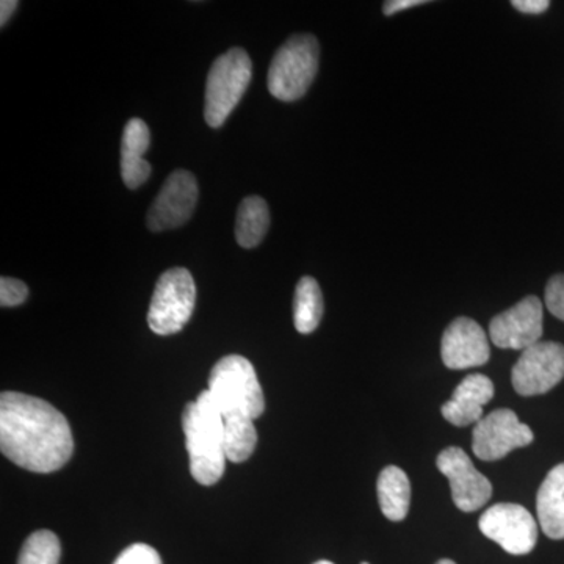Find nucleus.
I'll return each mask as SVG.
<instances>
[{
	"label": "nucleus",
	"mask_w": 564,
	"mask_h": 564,
	"mask_svg": "<svg viewBox=\"0 0 564 564\" xmlns=\"http://www.w3.org/2000/svg\"><path fill=\"white\" fill-rule=\"evenodd\" d=\"M0 451L22 469L55 473L73 456L69 422L57 408L39 397L3 392L0 395Z\"/></svg>",
	"instance_id": "nucleus-1"
},
{
	"label": "nucleus",
	"mask_w": 564,
	"mask_h": 564,
	"mask_svg": "<svg viewBox=\"0 0 564 564\" xmlns=\"http://www.w3.org/2000/svg\"><path fill=\"white\" fill-rule=\"evenodd\" d=\"M192 477L203 486L217 484L225 474V425L220 408L209 391L199 393L182 413Z\"/></svg>",
	"instance_id": "nucleus-2"
},
{
	"label": "nucleus",
	"mask_w": 564,
	"mask_h": 564,
	"mask_svg": "<svg viewBox=\"0 0 564 564\" xmlns=\"http://www.w3.org/2000/svg\"><path fill=\"white\" fill-rule=\"evenodd\" d=\"M220 408L223 417H261L265 399L254 367L247 358L229 355L215 364L207 389Z\"/></svg>",
	"instance_id": "nucleus-3"
},
{
	"label": "nucleus",
	"mask_w": 564,
	"mask_h": 564,
	"mask_svg": "<svg viewBox=\"0 0 564 564\" xmlns=\"http://www.w3.org/2000/svg\"><path fill=\"white\" fill-rule=\"evenodd\" d=\"M321 46L314 35H293L274 54L267 87L274 98L292 102L303 98L317 76Z\"/></svg>",
	"instance_id": "nucleus-4"
},
{
	"label": "nucleus",
	"mask_w": 564,
	"mask_h": 564,
	"mask_svg": "<svg viewBox=\"0 0 564 564\" xmlns=\"http://www.w3.org/2000/svg\"><path fill=\"white\" fill-rule=\"evenodd\" d=\"M252 77V63L247 51L232 47L210 66L206 80L204 118L210 128H221L242 101Z\"/></svg>",
	"instance_id": "nucleus-5"
},
{
	"label": "nucleus",
	"mask_w": 564,
	"mask_h": 564,
	"mask_svg": "<svg viewBox=\"0 0 564 564\" xmlns=\"http://www.w3.org/2000/svg\"><path fill=\"white\" fill-rule=\"evenodd\" d=\"M196 285L187 269L176 267L159 278L152 295L148 325L159 336L180 333L192 318Z\"/></svg>",
	"instance_id": "nucleus-6"
},
{
	"label": "nucleus",
	"mask_w": 564,
	"mask_h": 564,
	"mask_svg": "<svg viewBox=\"0 0 564 564\" xmlns=\"http://www.w3.org/2000/svg\"><path fill=\"white\" fill-rule=\"evenodd\" d=\"M480 530L486 538L511 555H527L538 543V524L521 505L497 503L480 518Z\"/></svg>",
	"instance_id": "nucleus-7"
},
{
	"label": "nucleus",
	"mask_w": 564,
	"mask_h": 564,
	"mask_svg": "<svg viewBox=\"0 0 564 564\" xmlns=\"http://www.w3.org/2000/svg\"><path fill=\"white\" fill-rule=\"evenodd\" d=\"M564 378V347L556 343H538L522 351L514 364L511 381L519 395H541Z\"/></svg>",
	"instance_id": "nucleus-8"
},
{
	"label": "nucleus",
	"mask_w": 564,
	"mask_h": 564,
	"mask_svg": "<svg viewBox=\"0 0 564 564\" xmlns=\"http://www.w3.org/2000/svg\"><path fill=\"white\" fill-rule=\"evenodd\" d=\"M533 437L530 426L519 421L513 411L502 408L492 411L474 426V454L485 462H497L516 448L532 444Z\"/></svg>",
	"instance_id": "nucleus-9"
},
{
	"label": "nucleus",
	"mask_w": 564,
	"mask_h": 564,
	"mask_svg": "<svg viewBox=\"0 0 564 564\" xmlns=\"http://www.w3.org/2000/svg\"><path fill=\"white\" fill-rule=\"evenodd\" d=\"M198 203V182L187 170H176L163 182L148 212V228L152 232L176 229L191 220Z\"/></svg>",
	"instance_id": "nucleus-10"
},
{
	"label": "nucleus",
	"mask_w": 564,
	"mask_h": 564,
	"mask_svg": "<svg viewBox=\"0 0 564 564\" xmlns=\"http://www.w3.org/2000/svg\"><path fill=\"white\" fill-rule=\"evenodd\" d=\"M436 466L451 481L454 502L464 513L480 510L491 499V481L475 469L473 459L463 448H445L437 456Z\"/></svg>",
	"instance_id": "nucleus-11"
},
{
	"label": "nucleus",
	"mask_w": 564,
	"mask_h": 564,
	"mask_svg": "<svg viewBox=\"0 0 564 564\" xmlns=\"http://www.w3.org/2000/svg\"><path fill=\"white\" fill-rule=\"evenodd\" d=\"M543 336V303L538 296H527L510 310L497 315L489 325V337L499 348L524 351L541 343Z\"/></svg>",
	"instance_id": "nucleus-12"
},
{
	"label": "nucleus",
	"mask_w": 564,
	"mask_h": 564,
	"mask_svg": "<svg viewBox=\"0 0 564 564\" xmlns=\"http://www.w3.org/2000/svg\"><path fill=\"white\" fill-rule=\"evenodd\" d=\"M441 356L444 366L452 370L485 366L491 356L488 336L473 318H456L445 329Z\"/></svg>",
	"instance_id": "nucleus-13"
},
{
	"label": "nucleus",
	"mask_w": 564,
	"mask_h": 564,
	"mask_svg": "<svg viewBox=\"0 0 564 564\" xmlns=\"http://www.w3.org/2000/svg\"><path fill=\"white\" fill-rule=\"evenodd\" d=\"M494 384L481 373L469 375L455 389L451 402L443 406L445 421L455 426H469L484 419V406L491 402Z\"/></svg>",
	"instance_id": "nucleus-14"
},
{
	"label": "nucleus",
	"mask_w": 564,
	"mask_h": 564,
	"mask_svg": "<svg viewBox=\"0 0 564 564\" xmlns=\"http://www.w3.org/2000/svg\"><path fill=\"white\" fill-rule=\"evenodd\" d=\"M151 132L147 122L132 118L126 124L121 140V176L126 187L135 191L150 180L151 165L143 158L150 150Z\"/></svg>",
	"instance_id": "nucleus-15"
},
{
	"label": "nucleus",
	"mask_w": 564,
	"mask_h": 564,
	"mask_svg": "<svg viewBox=\"0 0 564 564\" xmlns=\"http://www.w3.org/2000/svg\"><path fill=\"white\" fill-rule=\"evenodd\" d=\"M541 529L551 540H564V463L547 474L536 497Z\"/></svg>",
	"instance_id": "nucleus-16"
},
{
	"label": "nucleus",
	"mask_w": 564,
	"mask_h": 564,
	"mask_svg": "<svg viewBox=\"0 0 564 564\" xmlns=\"http://www.w3.org/2000/svg\"><path fill=\"white\" fill-rule=\"evenodd\" d=\"M377 491L381 513L389 521H403L411 505V484L408 475L400 467H386L378 477Z\"/></svg>",
	"instance_id": "nucleus-17"
},
{
	"label": "nucleus",
	"mask_w": 564,
	"mask_h": 564,
	"mask_svg": "<svg viewBox=\"0 0 564 564\" xmlns=\"http://www.w3.org/2000/svg\"><path fill=\"white\" fill-rule=\"evenodd\" d=\"M270 228V210L261 196H247L237 210V243L247 250L259 247Z\"/></svg>",
	"instance_id": "nucleus-18"
},
{
	"label": "nucleus",
	"mask_w": 564,
	"mask_h": 564,
	"mask_svg": "<svg viewBox=\"0 0 564 564\" xmlns=\"http://www.w3.org/2000/svg\"><path fill=\"white\" fill-rule=\"evenodd\" d=\"M323 317V295L321 285L311 276H304L296 284L293 299V323L296 332L314 333Z\"/></svg>",
	"instance_id": "nucleus-19"
},
{
	"label": "nucleus",
	"mask_w": 564,
	"mask_h": 564,
	"mask_svg": "<svg viewBox=\"0 0 564 564\" xmlns=\"http://www.w3.org/2000/svg\"><path fill=\"white\" fill-rule=\"evenodd\" d=\"M225 425L226 458L232 463H245L254 454L258 445V430L250 417H223Z\"/></svg>",
	"instance_id": "nucleus-20"
},
{
	"label": "nucleus",
	"mask_w": 564,
	"mask_h": 564,
	"mask_svg": "<svg viewBox=\"0 0 564 564\" xmlns=\"http://www.w3.org/2000/svg\"><path fill=\"white\" fill-rule=\"evenodd\" d=\"M61 541L50 530L32 533L22 545L18 564H58L61 562Z\"/></svg>",
	"instance_id": "nucleus-21"
},
{
	"label": "nucleus",
	"mask_w": 564,
	"mask_h": 564,
	"mask_svg": "<svg viewBox=\"0 0 564 564\" xmlns=\"http://www.w3.org/2000/svg\"><path fill=\"white\" fill-rule=\"evenodd\" d=\"M29 296V288L17 278L2 276L0 280V304L2 307L20 306Z\"/></svg>",
	"instance_id": "nucleus-22"
},
{
	"label": "nucleus",
	"mask_w": 564,
	"mask_h": 564,
	"mask_svg": "<svg viewBox=\"0 0 564 564\" xmlns=\"http://www.w3.org/2000/svg\"><path fill=\"white\" fill-rule=\"evenodd\" d=\"M113 564H162V558L154 547L140 543L124 549Z\"/></svg>",
	"instance_id": "nucleus-23"
},
{
	"label": "nucleus",
	"mask_w": 564,
	"mask_h": 564,
	"mask_svg": "<svg viewBox=\"0 0 564 564\" xmlns=\"http://www.w3.org/2000/svg\"><path fill=\"white\" fill-rule=\"evenodd\" d=\"M545 306L564 322V274H555L545 285Z\"/></svg>",
	"instance_id": "nucleus-24"
},
{
	"label": "nucleus",
	"mask_w": 564,
	"mask_h": 564,
	"mask_svg": "<svg viewBox=\"0 0 564 564\" xmlns=\"http://www.w3.org/2000/svg\"><path fill=\"white\" fill-rule=\"evenodd\" d=\"M511 6H513L516 10L522 11V13L540 14L544 13V11L551 7V2H549V0H513Z\"/></svg>",
	"instance_id": "nucleus-25"
},
{
	"label": "nucleus",
	"mask_w": 564,
	"mask_h": 564,
	"mask_svg": "<svg viewBox=\"0 0 564 564\" xmlns=\"http://www.w3.org/2000/svg\"><path fill=\"white\" fill-rule=\"evenodd\" d=\"M423 3H426L425 0H389L383 6V13L386 17H392V14L413 9V7L423 6Z\"/></svg>",
	"instance_id": "nucleus-26"
},
{
	"label": "nucleus",
	"mask_w": 564,
	"mask_h": 564,
	"mask_svg": "<svg viewBox=\"0 0 564 564\" xmlns=\"http://www.w3.org/2000/svg\"><path fill=\"white\" fill-rule=\"evenodd\" d=\"M18 6H20V3H18L17 0H2V2H0V25H2V28H6L7 22L11 20L14 11L18 10Z\"/></svg>",
	"instance_id": "nucleus-27"
},
{
	"label": "nucleus",
	"mask_w": 564,
	"mask_h": 564,
	"mask_svg": "<svg viewBox=\"0 0 564 564\" xmlns=\"http://www.w3.org/2000/svg\"><path fill=\"white\" fill-rule=\"evenodd\" d=\"M436 564H456V563L452 562V560H441V562H437Z\"/></svg>",
	"instance_id": "nucleus-28"
},
{
	"label": "nucleus",
	"mask_w": 564,
	"mask_h": 564,
	"mask_svg": "<svg viewBox=\"0 0 564 564\" xmlns=\"http://www.w3.org/2000/svg\"><path fill=\"white\" fill-rule=\"evenodd\" d=\"M314 564H334L332 562H328V560H321V562L314 563Z\"/></svg>",
	"instance_id": "nucleus-29"
},
{
	"label": "nucleus",
	"mask_w": 564,
	"mask_h": 564,
	"mask_svg": "<svg viewBox=\"0 0 564 564\" xmlns=\"http://www.w3.org/2000/svg\"><path fill=\"white\" fill-rule=\"evenodd\" d=\"M362 564H369V563H362Z\"/></svg>",
	"instance_id": "nucleus-30"
}]
</instances>
